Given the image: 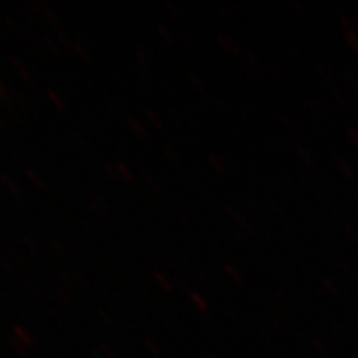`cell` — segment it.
<instances>
[]
</instances>
